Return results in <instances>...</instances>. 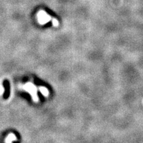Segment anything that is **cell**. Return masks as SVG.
<instances>
[{
    "instance_id": "obj_1",
    "label": "cell",
    "mask_w": 143,
    "mask_h": 143,
    "mask_svg": "<svg viewBox=\"0 0 143 143\" xmlns=\"http://www.w3.org/2000/svg\"><path fill=\"white\" fill-rule=\"evenodd\" d=\"M24 89H25L26 91L29 92L32 95L33 100H34L35 101H38V98L37 95H36V87H35L32 83H27V84L25 85V86H24Z\"/></svg>"
},
{
    "instance_id": "obj_2",
    "label": "cell",
    "mask_w": 143,
    "mask_h": 143,
    "mask_svg": "<svg viewBox=\"0 0 143 143\" xmlns=\"http://www.w3.org/2000/svg\"><path fill=\"white\" fill-rule=\"evenodd\" d=\"M50 19V17L44 12H41L39 14V22L41 24H44L48 22Z\"/></svg>"
},
{
    "instance_id": "obj_3",
    "label": "cell",
    "mask_w": 143,
    "mask_h": 143,
    "mask_svg": "<svg viewBox=\"0 0 143 143\" xmlns=\"http://www.w3.org/2000/svg\"><path fill=\"white\" fill-rule=\"evenodd\" d=\"M16 140V136L14 135V134H11L8 135V137H7L6 139L7 143H10V142Z\"/></svg>"
},
{
    "instance_id": "obj_4",
    "label": "cell",
    "mask_w": 143,
    "mask_h": 143,
    "mask_svg": "<svg viewBox=\"0 0 143 143\" xmlns=\"http://www.w3.org/2000/svg\"><path fill=\"white\" fill-rule=\"evenodd\" d=\"M40 89L41 93L43 95H44L45 96H47L48 95V91L47 89L45 88V87H41Z\"/></svg>"
},
{
    "instance_id": "obj_5",
    "label": "cell",
    "mask_w": 143,
    "mask_h": 143,
    "mask_svg": "<svg viewBox=\"0 0 143 143\" xmlns=\"http://www.w3.org/2000/svg\"><path fill=\"white\" fill-rule=\"evenodd\" d=\"M52 23H53V24L54 26H57L58 24H59V22H58V21L56 19L52 20Z\"/></svg>"
}]
</instances>
